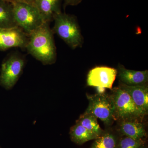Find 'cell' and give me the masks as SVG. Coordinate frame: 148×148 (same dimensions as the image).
<instances>
[{
	"label": "cell",
	"instance_id": "obj_8",
	"mask_svg": "<svg viewBox=\"0 0 148 148\" xmlns=\"http://www.w3.org/2000/svg\"><path fill=\"white\" fill-rule=\"evenodd\" d=\"M117 74V70L114 68L105 66L95 67L88 74L87 85L112 89Z\"/></svg>",
	"mask_w": 148,
	"mask_h": 148
},
{
	"label": "cell",
	"instance_id": "obj_4",
	"mask_svg": "<svg viewBox=\"0 0 148 148\" xmlns=\"http://www.w3.org/2000/svg\"><path fill=\"white\" fill-rule=\"evenodd\" d=\"M112 95L114 105V119L140 121L144 117L140 113L128 93L119 86L114 88Z\"/></svg>",
	"mask_w": 148,
	"mask_h": 148
},
{
	"label": "cell",
	"instance_id": "obj_9",
	"mask_svg": "<svg viewBox=\"0 0 148 148\" xmlns=\"http://www.w3.org/2000/svg\"><path fill=\"white\" fill-rule=\"evenodd\" d=\"M119 87L130 95L133 103L143 117L148 112L147 85L130 86L120 83Z\"/></svg>",
	"mask_w": 148,
	"mask_h": 148
},
{
	"label": "cell",
	"instance_id": "obj_6",
	"mask_svg": "<svg viewBox=\"0 0 148 148\" xmlns=\"http://www.w3.org/2000/svg\"><path fill=\"white\" fill-rule=\"evenodd\" d=\"M25 59L13 53L3 61L0 71V86L6 90L12 89L18 81L25 66Z\"/></svg>",
	"mask_w": 148,
	"mask_h": 148
},
{
	"label": "cell",
	"instance_id": "obj_16",
	"mask_svg": "<svg viewBox=\"0 0 148 148\" xmlns=\"http://www.w3.org/2000/svg\"><path fill=\"white\" fill-rule=\"evenodd\" d=\"M76 123L81 125L88 130L98 136H100L104 132L98 124L97 118L90 114H83Z\"/></svg>",
	"mask_w": 148,
	"mask_h": 148
},
{
	"label": "cell",
	"instance_id": "obj_20",
	"mask_svg": "<svg viewBox=\"0 0 148 148\" xmlns=\"http://www.w3.org/2000/svg\"><path fill=\"white\" fill-rule=\"evenodd\" d=\"M141 148H147V147H146L145 145L143 146V147H141Z\"/></svg>",
	"mask_w": 148,
	"mask_h": 148
},
{
	"label": "cell",
	"instance_id": "obj_2",
	"mask_svg": "<svg viewBox=\"0 0 148 148\" xmlns=\"http://www.w3.org/2000/svg\"><path fill=\"white\" fill-rule=\"evenodd\" d=\"M53 20V33H56L72 48L82 45V36L75 16L61 12L56 14Z\"/></svg>",
	"mask_w": 148,
	"mask_h": 148
},
{
	"label": "cell",
	"instance_id": "obj_21",
	"mask_svg": "<svg viewBox=\"0 0 148 148\" xmlns=\"http://www.w3.org/2000/svg\"><path fill=\"white\" fill-rule=\"evenodd\" d=\"M0 148H1V146H0Z\"/></svg>",
	"mask_w": 148,
	"mask_h": 148
},
{
	"label": "cell",
	"instance_id": "obj_15",
	"mask_svg": "<svg viewBox=\"0 0 148 148\" xmlns=\"http://www.w3.org/2000/svg\"><path fill=\"white\" fill-rule=\"evenodd\" d=\"M120 135L111 130L104 131L94 140L89 148H117Z\"/></svg>",
	"mask_w": 148,
	"mask_h": 148
},
{
	"label": "cell",
	"instance_id": "obj_19",
	"mask_svg": "<svg viewBox=\"0 0 148 148\" xmlns=\"http://www.w3.org/2000/svg\"><path fill=\"white\" fill-rule=\"evenodd\" d=\"M14 1L19 2H23L27 3L32 4L34 5V3L36 0H12Z\"/></svg>",
	"mask_w": 148,
	"mask_h": 148
},
{
	"label": "cell",
	"instance_id": "obj_11",
	"mask_svg": "<svg viewBox=\"0 0 148 148\" xmlns=\"http://www.w3.org/2000/svg\"><path fill=\"white\" fill-rule=\"evenodd\" d=\"M117 132L120 135L127 136L136 140H145L147 134L145 126L138 121H121Z\"/></svg>",
	"mask_w": 148,
	"mask_h": 148
},
{
	"label": "cell",
	"instance_id": "obj_3",
	"mask_svg": "<svg viewBox=\"0 0 148 148\" xmlns=\"http://www.w3.org/2000/svg\"><path fill=\"white\" fill-rule=\"evenodd\" d=\"M17 26L28 35L45 23L39 12L34 4L11 0Z\"/></svg>",
	"mask_w": 148,
	"mask_h": 148
},
{
	"label": "cell",
	"instance_id": "obj_10",
	"mask_svg": "<svg viewBox=\"0 0 148 148\" xmlns=\"http://www.w3.org/2000/svg\"><path fill=\"white\" fill-rule=\"evenodd\" d=\"M117 71V75L121 83L130 86L147 85V70L133 71L126 69L124 66L119 65Z\"/></svg>",
	"mask_w": 148,
	"mask_h": 148
},
{
	"label": "cell",
	"instance_id": "obj_1",
	"mask_svg": "<svg viewBox=\"0 0 148 148\" xmlns=\"http://www.w3.org/2000/svg\"><path fill=\"white\" fill-rule=\"evenodd\" d=\"M26 49L43 65H51L56 61V51L53 32L49 24L44 23L29 35Z\"/></svg>",
	"mask_w": 148,
	"mask_h": 148
},
{
	"label": "cell",
	"instance_id": "obj_14",
	"mask_svg": "<svg viewBox=\"0 0 148 148\" xmlns=\"http://www.w3.org/2000/svg\"><path fill=\"white\" fill-rule=\"evenodd\" d=\"M70 135L72 142L79 145L90 140H95L99 137L77 123L71 127Z\"/></svg>",
	"mask_w": 148,
	"mask_h": 148
},
{
	"label": "cell",
	"instance_id": "obj_5",
	"mask_svg": "<svg viewBox=\"0 0 148 148\" xmlns=\"http://www.w3.org/2000/svg\"><path fill=\"white\" fill-rule=\"evenodd\" d=\"M86 96L89 104L84 113L92 115L107 126L111 125L114 120V105L111 94L98 93Z\"/></svg>",
	"mask_w": 148,
	"mask_h": 148
},
{
	"label": "cell",
	"instance_id": "obj_7",
	"mask_svg": "<svg viewBox=\"0 0 148 148\" xmlns=\"http://www.w3.org/2000/svg\"><path fill=\"white\" fill-rule=\"evenodd\" d=\"M29 36L19 27L0 28V50L13 47L26 49Z\"/></svg>",
	"mask_w": 148,
	"mask_h": 148
},
{
	"label": "cell",
	"instance_id": "obj_18",
	"mask_svg": "<svg viewBox=\"0 0 148 148\" xmlns=\"http://www.w3.org/2000/svg\"><path fill=\"white\" fill-rule=\"evenodd\" d=\"M82 0H64L65 6L76 5L81 3Z\"/></svg>",
	"mask_w": 148,
	"mask_h": 148
},
{
	"label": "cell",
	"instance_id": "obj_12",
	"mask_svg": "<svg viewBox=\"0 0 148 148\" xmlns=\"http://www.w3.org/2000/svg\"><path fill=\"white\" fill-rule=\"evenodd\" d=\"M61 0H36L34 5L44 21L49 24L56 14L61 12Z\"/></svg>",
	"mask_w": 148,
	"mask_h": 148
},
{
	"label": "cell",
	"instance_id": "obj_13",
	"mask_svg": "<svg viewBox=\"0 0 148 148\" xmlns=\"http://www.w3.org/2000/svg\"><path fill=\"white\" fill-rule=\"evenodd\" d=\"M18 27L15 21L11 0H0V28Z\"/></svg>",
	"mask_w": 148,
	"mask_h": 148
},
{
	"label": "cell",
	"instance_id": "obj_17",
	"mask_svg": "<svg viewBox=\"0 0 148 148\" xmlns=\"http://www.w3.org/2000/svg\"><path fill=\"white\" fill-rule=\"evenodd\" d=\"M145 144V140H136L127 136L120 135L117 148H141Z\"/></svg>",
	"mask_w": 148,
	"mask_h": 148
}]
</instances>
